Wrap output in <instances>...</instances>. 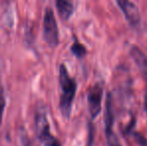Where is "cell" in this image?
I'll use <instances>...</instances> for the list:
<instances>
[{
	"mask_svg": "<svg viewBox=\"0 0 147 146\" xmlns=\"http://www.w3.org/2000/svg\"><path fill=\"white\" fill-rule=\"evenodd\" d=\"M130 54H131L133 60L137 64L139 70L141 71L144 79L146 81V93H145V100H144V105H145V110L147 113V57L146 55L140 50L138 47L132 46L130 49Z\"/></svg>",
	"mask_w": 147,
	"mask_h": 146,
	"instance_id": "cell-7",
	"label": "cell"
},
{
	"mask_svg": "<svg viewBox=\"0 0 147 146\" xmlns=\"http://www.w3.org/2000/svg\"><path fill=\"white\" fill-rule=\"evenodd\" d=\"M131 135H132V137L135 139V141L138 143L139 146H147V139L141 134V133L134 131V132H131Z\"/></svg>",
	"mask_w": 147,
	"mask_h": 146,
	"instance_id": "cell-10",
	"label": "cell"
},
{
	"mask_svg": "<svg viewBox=\"0 0 147 146\" xmlns=\"http://www.w3.org/2000/svg\"><path fill=\"white\" fill-rule=\"evenodd\" d=\"M34 125L36 137L44 146H62L58 138L50 131L47 112L44 108H38L34 115Z\"/></svg>",
	"mask_w": 147,
	"mask_h": 146,
	"instance_id": "cell-2",
	"label": "cell"
},
{
	"mask_svg": "<svg viewBox=\"0 0 147 146\" xmlns=\"http://www.w3.org/2000/svg\"><path fill=\"white\" fill-rule=\"evenodd\" d=\"M59 85L61 94L59 99V109L62 116L68 119L71 115L72 104L77 90V82L68 72L64 63L59 66Z\"/></svg>",
	"mask_w": 147,
	"mask_h": 146,
	"instance_id": "cell-1",
	"label": "cell"
},
{
	"mask_svg": "<svg viewBox=\"0 0 147 146\" xmlns=\"http://www.w3.org/2000/svg\"><path fill=\"white\" fill-rule=\"evenodd\" d=\"M55 6L62 20H68L74 12V5L72 2L65 0H56Z\"/></svg>",
	"mask_w": 147,
	"mask_h": 146,
	"instance_id": "cell-8",
	"label": "cell"
},
{
	"mask_svg": "<svg viewBox=\"0 0 147 146\" xmlns=\"http://www.w3.org/2000/svg\"><path fill=\"white\" fill-rule=\"evenodd\" d=\"M103 96V86L101 83H96L91 86L87 92L88 110L91 119H95L101 111V101Z\"/></svg>",
	"mask_w": 147,
	"mask_h": 146,
	"instance_id": "cell-5",
	"label": "cell"
},
{
	"mask_svg": "<svg viewBox=\"0 0 147 146\" xmlns=\"http://www.w3.org/2000/svg\"><path fill=\"white\" fill-rule=\"evenodd\" d=\"M113 122H114V117L112 111V98L111 94L108 93L106 100V110H105V135H106L107 144L108 146H121L119 138L113 131Z\"/></svg>",
	"mask_w": 147,
	"mask_h": 146,
	"instance_id": "cell-4",
	"label": "cell"
},
{
	"mask_svg": "<svg viewBox=\"0 0 147 146\" xmlns=\"http://www.w3.org/2000/svg\"><path fill=\"white\" fill-rule=\"evenodd\" d=\"M70 50H71L72 54L75 55L77 58H82V57L85 56L86 53H87V50H86L85 46H84L83 44H81L77 39L74 40L73 44L70 47Z\"/></svg>",
	"mask_w": 147,
	"mask_h": 146,
	"instance_id": "cell-9",
	"label": "cell"
},
{
	"mask_svg": "<svg viewBox=\"0 0 147 146\" xmlns=\"http://www.w3.org/2000/svg\"><path fill=\"white\" fill-rule=\"evenodd\" d=\"M119 5L121 11L125 15V18L132 26H137L140 23V14L139 10L136 7V5L132 2L125 1V0H120L116 1Z\"/></svg>",
	"mask_w": 147,
	"mask_h": 146,
	"instance_id": "cell-6",
	"label": "cell"
},
{
	"mask_svg": "<svg viewBox=\"0 0 147 146\" xmlns=\"http://www.w3.org/2000/svg\"><path fill=\"white\" fill-rule=\"evenodd\" d=\"M6 106V100H5V96H4L3 90H0V126L2 124V119H3V113L4 109H5Z\"/></svg>",
	"mask_w": 147,
	"mask_h": 146,
	"instance_id": "cell-11",
	"label": "cell"
},
{
	"mask_svg": "<svg viewBox=\"0 0 147 146\" xmlns=\"http://www.w3.org/2000/svg\"><path fill=\"white\" fill-rule=\"evenodd\" d=\"M43 39L50 47H56L59 44V30L53 9L47 6L43 16Z\"/></svg>",
	"mask_w": 147,
	"mask_h": 146,
	"instance_id": "cell-3",
	"label": "cell"
}]
</instances>
